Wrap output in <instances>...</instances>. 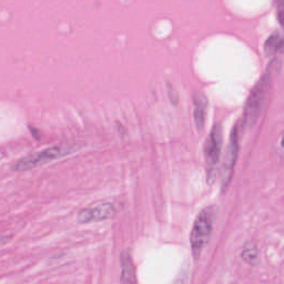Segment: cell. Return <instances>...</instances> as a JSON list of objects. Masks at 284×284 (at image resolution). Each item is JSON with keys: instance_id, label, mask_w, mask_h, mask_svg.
I'll return each mask as SVG.
<instances>
[{"instance_id": "9", "label": "cell", "mask_w": 284, "mask_h": 284, "mask_svg": "<svg viewBox=\"0 0 284 284\" xmlns=\"http://www.w3.org/2000/svg\"><path fill=\"white\" fill-rule=\"evenodd\" d=\"M283 49V37L281 32H274L264 43V52L268 57H274Z\"/></svg>"}, {"instance_id": "13", "label": "cell", "mask_w": 284, "mask_h": 284, "mask_svg": "<svg viewBox=\"0 0 284 284\" xmlns=\"http://www.w3.org/2000/svg\"><path fill=\"white\" fill-rule=\"evenodd\" d=\"M10 239V235H0V247L7 243Z\"/></svg>"}, {"instance_id": "7", "label": "cell", "mask_w": 284, "mask_h": 284, "mask_svg": "<svg viewBox=\"0 0 284 284\" xmlns=\"http://www.w3.org/2000/svg\"><path fill=\"white\" fill-rule=\"evenodd\" d=\"M121 276L120 284H137L136 268L128 251H122L120 254Z\"/></svg>"}, {"instance_id": "11", "label": "cell", "mask_w": 284, "mask_h": 284, "mask_svg": "<svg viewBox=\"0 0 284 284\" xmlns=\"http://www.w3.org/2000/svg\"><path fill=\"white\" fill-rule=\"evenodd\" d=\"M276 4V9H277V18L279 21L282 25L283 24V6H284V0H275Z\"/></svg>"}, {"instance_id": "1", "label": "cell", "mask_w": 284, "mask_h": 284, "mask_svg": "<svg viewBox=\"0 0 284 284\" xmlns=\"http://www.w3.org/2000/svg\"><path fill=\"white\" fill-rule=\"evenodd\" d=\"M79 147L75 143H60L57 146L45 149L40 152L29 155L18 160L12 168L15 172H25V171L34 170L38 167L45 166L51 161H55L68 155L76 152Z\"/></svg>"}, {"instance_id": "10", "label": "cell", "mask_w": 284, "mask_h": 284, "mask_svg": "<svg viewBox=\"0 0 284 284\" xmlns=\"http://www.w3.org/2000/svg\"><path fill=\"white\" fill-rule=\"evenodd\" d=\"M241 257L244 262L251 264V266H255L257 263L259 261V251H257L256 244L253 241H247L244 243Z\"/></svg>"}, {"instance_id": "3", "label": "cell", "mask_w": 284, "mask_h": 284, "mask_svg": "<svg viewBox=\"0 0 284 284\" xmlns=\"http://www.w3.org/2000/svg\"><path fill=\"white\" fill-rule=\"evenodd\" d=\"M271 85V74L268 71L262 76L260 81L255 84L253 90L248 98V101L244 108L242 125L246 128H251L255 124L256 120L259 119L261 111L266 102L268 91Z\"/></svg>"}, {"instance_id": "4", "label": "cell", "mask_w": 284, "mask_h": 284, "mask_svg": "<svg viewBox=\"0 0 284 284\" xmlns=\"http://www.w3.org/2000/svg\"><path fill=\"white\" fill-rule=\"evenodd\" d=\"M222 147V128L219 123H216L211 130L204 146V155H206V169H207V180L209 184L215 181L217 166H219L220 155Z\"/></svg>"}, {"instance_id": "2", "label": "cell", "mask_w": 284, "mask_h": 284, "mask_svg": "<svg viewBox=\"0 0 284 284\" xmlns=\"http://www.w3.org/2000/svg\"><path fill=\"white\" fill-rule=\"evenodd\" d=\"M216 216V208L214 206L203 209L194 221L190 235L191 251L194 260H199L203 248L207 246L212 233L213 224Z\"/></svg>"}, {"instance_id": "5", "label": "cell", "mask_w": 284, "mask_h": 284, "mask_svg": "<svg viewBox=\"0 0 284 284\" xmlns=\"http://www.w3.org/2000/svg\"><path fill=\"white\" fill-rule=\"evenodd\" d=\"M239 128H233L232 132L230 135V140L228 144V149L226 156H224V160L222 164V172H221V191L224 193L228 190L231 181H232V177L234 172V167L237 160V156H239Z\"/></svg>"}, {"instance_id": "12", "label": "cell", "mask_w": 284, "mask_h": 284, "mask_svg": "<svg viewBox=\"0 0 284 284\" xmlns=\"http://www.w3.org/2000/svg\"><path fill=\"white\" fill-rule=\"evenodd\" d=\"M187 281H188V270L183 269L173 284H187Z\"/></svg>"}, {"instance_id": "6", "label": "cell", "mask_w": 284, "mask_h": 284, "mask_svg": "<svg viewBox=\"0 0 284 284\" xmlns=\"http://www.w3.org/2000/svg\"><path fill=\"white\" fill-rule=\"evenodd\" d=\"M116 214V208L110 202H103L92 208H85L79 211L77 221L79 223H89L94 221L108 220Z\"/></svg>"}, {"instance_id": "8", "label": "cell", "mask_w": 284, "mask_h": 284, "mask_svg": "<svg viewBox=\"0 0 284 284\" xmlns=\"http://www.w3.org/2000/svg\"><path fill=\"white\" fill-rule=\"evenodd\" d=\"M193 103H194V121L195 125L199 131H202L206 124V117H207V107L208 101L207 98L200 92H196L193 97Z\"/></svg>"}]
</instances>
